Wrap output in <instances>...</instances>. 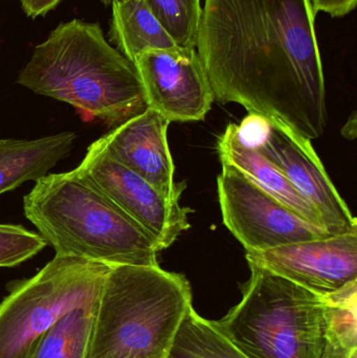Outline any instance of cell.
<instances>
[{
    "label": "cell",
    "instance_id": "6",
    "mask_svg": "<svg viewBox=\"0 0 357 358\" xmlns=\"http://www.w3.org/2000/svg\"><path fill=\"white\" fill-rule=\"evenodd\" d=\"M111 266L54 256L0 303V358H25L31 345L66 313L96 304Z\"/></svg>",
    "mask_w": 357,
    "mask_h": 358
},
{
    "label": "cell",
    "instance_id": "2",
    "mask_svg": "<svg viewBox=\"0 0 357 358\" xmlns=\"http://www.w3.org/2000/svg\"><path fill=\"white\" fill-rule=\"evenodd\" d=\"M17 83L71 105L84 121L117 127L147 109L134 65L110 45L98 23H61L34 48Z\"/></svg>",
    "mask_w": 357,
    "mask_h": 358
},
{
    "label": "cell",
    "instance_id": "3",
    "mask_svg": "<svg viewBox=\"0 0 357 358\" xmlns=\"http://www.w3.org/2000/svg\"><path fill=\"white\" fill-rule=\"evenodd\" d=\"M23 212L56 256L159 266L156 241L77 168L36 181L23 198Z\"/></svg>",
    "mask_w": 357,
    "mask_h": 358
},
{
    "label": "cell",
    "instance_id": "22",
    "mask_svg": "<svg viewBox=\"0 0 357 358\" xmlns=\"http://www.w3.org/2000/svg\"><path fill=\"white\" fill-rule=\"evenodd\" d=\"M62 0H20L21 6L27 16L31 18L44 16L57 8Z\"/></svg>",
    "mask_w": 357,
    "mask_h": 358
},
{
    "label": "cell",
    "instance_id": "8",
    "mask_svg": "<svg viewBox=\"0 0 357 358\" xmlns=\"http://www.w3.org/2000/svg\"><path fill=\"white\" fill-rule=\"evenodd\" d=\"M115 206L142 227L161 250L171 246L191 227L190 208L168 197L111 157L100 141L92 143L77 168Z\"/></svg>",
    "mask_w": 357,
    "mask_h": 358
},
{
    "label": "cell",
    "instance_id": "20",
    "mask_svg": "<svg viewBox=\"0 0 357 358\" xmlns=\"http://www.w3.org/2000/svg\"><path fill=\"white\" fill-rule=\"evenodd\" d=\"M45 240L22 225L0 223V267H14L39 254Z\"/></svg>",
    "mask_w": 357,
    "mask_h": 358
},
{
    "label": "cell",
    "instance_id": "21",
    "mask_svg": "<svg viewBox=\"0 0 357 358\" xmlns=\"http://www.w3.org/2000/svg\"><path fill=\"white\" fill-rule=\"evenodd\" d=\"M357 0H312L314 13H326L333 17H344L356 10Z\"/></svg>",
    "mask_w": 357,
    "mask_h": 358
},
{
    "label": "cell",
    "instance_id": "11",
    "mask_svg": "<svg viewBox=\"0 0 357 358\" xmlns=\"http://www.w3.org/2000/svg\"><path fill=\"white\" fill-rule=\"evenodd\" d=\"M245 257L249 264L268 269L321 296L357 281V233L247 250Z\"/></svg>",
    "mask_w": 357,
    "mask_h": 358
},
{
    "label": "cell",
    "instance_id": "7",
    "mask_svg": "<svg viewBox=\"0 0 357 358\" xmlns=\"http://www.w3.org/2000/svg\"><path fill=\"white\" fill-rule=\"evenodd\" d=\"M217 179L222 220L245 250H265L287 244L330 237L247 178L221 162Z\"/></svg>",
    "mask_w": 357,
    "mask_h": 358
},
{
    "label": "cell",
    "instance_id": "1",
    "mask_svg": "<svg viewBox=\"0 0 357 358\" xmlns=\"http://www.w3.org/2000/svg\"><path fill=\"white\" fill-rule=\"evenodd\" d=\"M312 0H205L196 50L221 104L316 140L327 126Z\"/></svg>",
    "mask_w": 357,
    "mask_h": 358
},
{
    "label": "cell",
    "instance_id": "15",
    "mask_svg": "<svg viewBox=\"0 0 357 358\" xmlns=\"http://www.w3.org/2000/svg\"><path fill=\"white\" fill-rule=\"evenodd\" d=\"M111 6L109 39L130 62L143 52L178 46L144 0H117Z\"/></svg>",
    "mask_w": 357,
    "mask_h": 358
},
{
    "label": "cell",
    "instance_id": "23",
    "mask_svg": "<svg viewBox=\"0 0 357 358\" xmlns=\"http://www.w3.org/2000/svg\"><path fill=\"white\" fill-rule=\"evenodd\" d=\"M104 4H107V6H111L113 2L117 1V0H101Z\"/></svg>",
    "mask_w": 357,
    "mask_h": 358
},
{
    "label": "cell",
    "instance_id": "5",
    "mask_svg": "<svg viewBox=\"0 0 357 358\" xmlns=\"http://www.w3.org/2000/svg\"><path fill=\"white\" fill-rule=\"evenodd\" d=\"M242 299L222 319L220 332L249 358H321L324 348L323 296L258 265Z\"/></svg>",
    "mask_w": 357,
    "mask_h": 358
},
{
    "label": "cell",
    "instance_id": "17",
    "mask_svg": "<svg viewBox=\"0 0 357 358\" xmlns=\"http://www.w3.org/2000/svg\"><path fill=\"white\" fill-rule=\"evenodd\" d=\"M96 305L66 313L31 345L25 358H86Z\"/></svg>",
    "mask_w": 357,
    "mask_h": 358
},
{
    "label": "cell",
    "instance_id": "14",
    "mask_svg": "<svg viewBox=\"0 0 357 358\" xmlns=\"http://www.w3.org/2000/svg\"><path fill=\"white\" fill-rule=\"evenodd\" d=\"M75 140L77 134L67 131L36 140L0 138V195L48 176Z\"/></svg>",
    "mask_w": 357,
    "mask_h": 358
},
{
    "label": "cell",
    "instance_id": "13",
    "mask_svg": "<svg viewBox=\"0 0 357 358\" xmlns=\"http://www.w3.org/2000/svg\"><path fill=\"white\" fill-rule=\"evenodd\" d=\"M218 152L221 162L238 168L256 185L304 220L324 229L318 210L296 189L281 170L245 138L242 128L230 124L218 138Z\"/></svg>",
    "mask_w": 357,
    "mask_h": 358
},
{
    "label": "cell",
    "instance_id": "10",
    "mask_svg": "<svg viewBox=\"0 0 357 358\" xmlns=\"http://www.w3.org/2000/svg\"><path fill=\"white\" fill-rule=\"evenodd\" d=\"M261 122L265 131L256 148L318 210L325 231L333 236L357 233L356 218L335 189L312 141L298 136L280 122Z\"/></svg>",
    "mask_w": 357,
    "mask_h": 358
},
{
    "label": "cell",
    "instance_id": "12",
    "mask_svg": "<svg viewBox=\"0 0 357 358\" xmlns=\"http://www.w3.org/2000/svg\"><path fill=\"white\" fill-rule=\"evenodd\" d=\"M169 124L154 109L147 108L99 141L122 165L168 197L180 199L186 182L174 180L175 167L167 138Z\"/></svg>",
    "mask_w": 357,
    "mask_h": 358
},
{
    "label": "cell",
    "instance_id": "16",
    "mask_svg": "<svg viewBox=\"0 0 357 358\" xmlns=\"http://www.w3.org/2000/svg\"><path fill=\"white\" fill-rule=\"evenodd\" d=\"M357 281L324 294L325 338L321 358H357Z\"/></svg>",
    "mask_w": 357,
    "mask_h": 358
},
{
    "label": "cell",
    "instance_id": "19",
    "mask_svg": "<svg viewBox=\"0 0 357 358\" xmlns=\"http://www.w3.org/2000/svg\"><path fill=\"white\" fill-rule=\"evenodd\" d=\"M180 48H196L201 0H144Z\"/></svg>",
    "mask_w": 357,
    "mask_h": 358
},
{
    "label": "cell",
    "instance_id": "9",
    "mask_svg": "<svg viewBox=\"0 0 357 358\" xmlns=\"http://www.w3.org/2000/svg\"><path fill=\"white\" fill-rule=\"evenodd\" d=\"M147 108L171 122L203 121L214 94L196 48L150 50L134 59Z\"/></svg>",
    "mask_w": 357,
    "mask_h": 358
},
{
    "label": "cell",
    "instance_id": "4",
    "mask_svg": "<svg viewBox=\"0 0 357 358\" xmlns=\"http://www.w3.org/2000/svg\"><path fill=\"white\" fill-rule=\"evenodd\" d=\"M193 306L190 282L159 266H111L94 309L86 358H168Z\"/></svg>",
    "mask_w": 357,
    "mask_h": 358
},
{
    "label": "cell",
    "instance_id": "18",
    "mask_svg": "<svg viewBox=\"0 0 357 358\" xmlns=\"http://www.w3.org/2000/svg\"><path fill=\"white\" fill-rule=\"evenodd\" d=\"M168 358H249L193 306L184 315Z\"/></svg>",
    "mask_w": 357,
    "mask_h": 358
}]
</instances>
